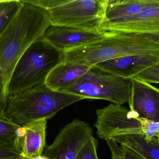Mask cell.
Here are the masks:
<instances>
[{
	"instance_id": "15",
	"label": "cell",
	"mask_w": 159,
	"mask_h": 159,
	"mask_svg": "<svg viewBox=\"0 0 159 159\" xmlns=\"http://www.w3.org/2000/svg\"><path fill=\"white\" fill-rule=\"evenodd\" d=\"M158 4L159 0H108L104 21L135 14Z\"/></svg>"
},
{
	"instance_id": "11",
	"label": "cell",
	"mask_w": 159,
	"mask_h": 159,
	"mask_svg": "<svg viewBox=\"0 0 159 159\" xmlns=\"http://www.w3.org/2000/svg\"><path fill=\"white\" fill-rule=\"evenodd\" d=\"M132 93L129 106L139 117L159 122V90L147 83L131 79Z\"/></svg>"
},
{
	"instance_id": "17",
	"label": "cell",
	"mask_w": 159,
	"mask_h": 159,
	"mask_svg": "<svg viewBox=\"0 0 159 159\" xmlns=\"http://www.w3.org/2000/svg\"><path fill=\"white\" fill-rule=\"evenodd\" d=\"M20 127L9 120L0 118V148L14 149L20 151L18 144Z\"/></svg>"
},
{
	"instance_id": "8",
	"label": "cell",
	"mask_w": 159,
	"mask_h": 159,
	"mask_svg": "<svg viewBox=\"0 0 159 159\" xmlns=\"http://www.w3.org/2000/svg\"><path fill=\"white\" fill-rule=\"evenodd\" d=\"M93 136V129L78 119L65 125L42 155L49 159H75L81 149Z\"/></svg>"
},
{
	"instance_id": "10",
	"label": "cell",
	"mask_w": 159,
	"mask_h": 159,
	"mask_svg": "<svg viewBox=\"0 0 159 159\" xmlns=\"http://www.w3.org/2000/svg\"><path fill=\"white\" fill-rule=\"evenodd\" d=\"M107 32L51 25L45 30L43 37L56 48L64 52L102 39Z\"/></svg>"
},
{
	"instance_id": "24",
	"label": "cell",
	"mask_w": 159,
	"mask_h": 159,
	"mask_svg": "<svg viewBox=\"0 0 159 159\" xmlns=\"http://www.w3.org/2000/svg\"><path fill=\"white\" fill-rule=\"evenodd\" d=\"M120 148L122 152L123 159H146L126 146L121 145Z\"/></svg>"
},
{
	"instance_id": "23",
	"label": "cell",
	"mask_w": 159,
	"mask_h": 159,
	"mask_svg": "<svg viewBox=\"0 0 159 159\" xmlns=\"http://www.w3.org/2000/svg\"><path fill=\"white\" fill-rule=\"evenodd\" d=\"M0 159H22V157L18 150L0 148Z\"/></svg>"
},
{
	"instance_id": "3",
	"label": "cell",
	"mask_w": 159,
	"mask_h": 159,
	"mask_svg": "<svg viewBox=\"0 0 159 159\" xmlns=\"http://www.w3.org/2000/svg\"><path fill=\"white\" fill-rule=\"evenodd\" d=\"M84 99L80 96L53 90L44 83L9 96L5 116L7 120L22 126L35 120H47L64 108Z\"/></svg>"
},
{
	"instance_id": "22",
	"label": "cell",
	"mask_w": 159,
	"mask_h": 159,
	"mask_svg": "<svg viewBox=\"0 0 159 159\" xmlns=\"http://www.w3.org/2000/svg\"><path fill=\"white\" fill-rule=\"evenodd\" d=\"M106 140L111 152V159H123L121 150L117 143L111 139Z\"/></svg>"
},
{
	"instance_id": "13",
	"label": "cell",
	"mask_w": 159,
	"mask_h": 159,
	"mask_svg": "<svg viewBox=\"0 0 159 159\" xmlns=\"http://www.w3.org/2000/svg\"><path fill=\"white\" fill-rule=\"evenodd\" d=\"M47 122L45 119H39L20 126L18 144L21 156L33 157L42 155L46 143Z\"/></svg>"
},
{
	"instance_id": "5",
	"label": "cell",
	"mask_w": 159,
	"mask_h": 159,
	"mask_svg": "<svg viewBox=\"0 0 159 159\" xmlns=\"http://www.w3.org/2000/svg\"><path fill=\"white\" fill-rule=\"evenodd\" d=\"M62 92L74 94L85 99L107 100L117 105L131 101L132 82L130 79L115 76L94 67L81 77L75 83Z\"/></svg>"
},
{
	"instance_id": "25",
	"label": "cell",
	"mask_w": 159,
	"mask_h": 159,
	"mask_svg": "<svg viewBox=\"0 0 159 159\" xmlns=\"http://www.w3.org/2000/svg\"><path fill=\"white\" fill-rule=\"evenodd\" d=\"M22 159H49V158L43 155L33 157H24V156H22Z\"/></svg>"
},
{
	"instance_id": "18",
	"label": "cell",
	"mask_w": 159,
	"mask_h": 159,
	"mask_svg": "<svg viewBox=\"0 0 159 159\" xmlns=\"http://www.w3.org/2000/svg\"><path fill=\"white\" fill-rule=\"evenodd\" d=\"M22 6L20 0H0V37L14 19Z\"/></svg>"
},
{
	"instance_id": "19",
	"label": "cell",
	"mask_w": 159,
	"mask_h": 159,
	"mask_svg": "<svg viewBox=\"0 0 159 159\" xmlns=\"http://www.w3.org/2000/svg\"><path fill=\"white\" fill-rule=\"evenodd\" d=\"M134 117L139 121L143 134L148 142H159V122L139 117L135 112Z\"/></svg>"
},
{
	"instance_id": "1",
	"label": "cell",
	"mask_w": 159,
	"mask_h": 159,
	"mask_svg": "<svg viewBox=\"0 0 159 159\" xmlns=\"http://www.w3.org/2000/svg\"><path fill=\"white\" fill-rule=\"evenodd\" d=\"M21 1L20 11L0 37V118L6 120L8 88L15 68L27 48L51 25L47 11Z\"/></svg>"
},
{
	"instance_id": "9",
	"label": "cell",
	"mask_w": 159,
	"mask_h": 159,
	"mask_svg": "<svg viewBox=\"0 0 159 159\" xmlns=\"http://www.w3.org/2000/svg\"><path fill=\"white\" fill-rule=\"evenodd\" d=\"M101 31L159 34V4L140 12L104 21Z\"/></svg>"
},
{
	"instance_id": "16",
	"label": "cell",
	"mask_w": 159,
	"mask_h": 159,
	"mask_svg": "<svg viewBox=\"0 0 159 159\" xmlns=\"http://www.w3.org/2000/svg\"><path fill=\"white\" fill-rule=\"evenodd\" d=\"M111 139L116 143L128 147L145 159H159V142H148L142 134H127Z\"/></svg>"
},
{
	"instance_id": "7",
	"label": "cell",
	"mask_w": 159,
	"mask_h": 159,
	"mask_svg": "<svg viewBox=\"0 0 159 159\" xmlns=\"http://www.w3.org/2000/svg\"><path fill=\"white\" fill-rule=\"evenodd\" d=\"M94 126L99 138L105 140L121 135L143 134L139 121L134 117V112L121 105L110 104L96 111Z\"/></svg>"
},
{
	"instance_id": "21",
	"label": "cell",
	"mask_w": 159,
	"mask_h": 159,
	"mask_svg": "<svg viewBox=\"0 0 159 159\" xmlns=\"http://www.w3.org/2000/svg\"><path fill=\"white\" fill-rule=\"evenodd\" d=\"M98 141L92 136L81 149L75 159H98L97 150Z\"/></svg>"
},
{
	"instance_id": "12",
	"label": "cell",
	"mask_w": 159,
	"mask_h": 159,
	"mask_svg": "<svg viewBox=\"0 0 159 159\" xmlns=\"http://www.w3.org/2000/svg\"><path fill=\"white\" fill-rule=\"evenodd\" d=\"M158 63L159 56H127L100 62L93 66L118 77L131 79L146 68Z\"/></svg>"
},
{
	"instance_id": "6",
	"label": "cell",
	"mask_w": 159,
	"mask_h": 159,
	"mask_svg": "<svg viewBox=\"0 0 159 159\" xmlns=\"http://www.w3.org/2000/svg\"><path fill=\"white\" fill-rule=\"evenodd\" d=\"M108 0H57L47 11L51 25L101 32Z\"/></svg>"
},
{
	"instance_id": "20",
	"label": "cell",
	"mask_w": 159,
	"mask_h": 159,
	"mask_svg": "<svg viewBox=\"0 0 159 159\" xmlns=\"http://www.w3.org/2000/svg\"><path fill=\"white\" fill-rule=\"evenodd\" d=\"M132 79L150 84L159 83V63L146 68L136 74Z\"/></svg>"
},
{
	"instance_id": "14",
	"label": "cell",
	"mask_w": 159,
	"mask_h": 159,
	"mask_svg": "<svg viewBox=\"0 0 159 159\" xmlns=\"http://www.w3.org/2000/svg\"><path fill=\"white\" fill-rule=\"evenodd\" d=\"M92 67L62 62L49 73L45 84L53 90L63 91L75 83Z\"/></svg>"
},
{
	"instance_id": "4",
	"label": "cell",
	"mask_w": 159,
	"mask_h": 159,
	"mask_svg": "<svg viewBox=\"0 0 159 159\" xmlns=\"http://www.w3.org/2000/svg\"><path fill=\"white\" fill-rule=\"evenodd\" d=\"M63 52L44 37L33 42L18 60L10 80L9 96L45 83L51 71L63 60Z\"/></svg>"
},
{
	"instance_id": "2",
	"label": "cell",
	"mask_w": 159,
	"mask_h": 159,
	"mask_svg": "<svg viewBox=\"0 0 159 159\" xmlns=\"http://www.w3.org/2000/svg\"><path fill=\"white\" fill-rule=\"evenodd\" d=\"M107 32L102 39L63 52L62 62L93 66L127 56H159V34Z\"/></svg>"
}]
</instances>
